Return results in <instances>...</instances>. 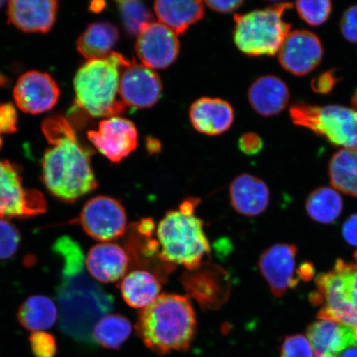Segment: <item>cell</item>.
<instances>
[{"instance_id":"obj_1","label":"cell","mask_w":357,"mask_h":357,"mask_svg":"<svg viewBox=\"0 0 357 357\" xmlns=\"http://www.w3.org/2000/svg\"><path fill=\"white\" fill-rule=\"evenodd\" d=\"M53 251L63 261L57 290L61 329L75 341L91 342L93 327L111 310L112 298L86 275V258L75 241L62 236Z\"/></svg>"},{"instance_id":"obj_2","label":"cell","mask_w":357,"mask_h":357,"mask_svg":"<svg viewBox=\"0 0 357 357\" xmlns=\"http://www.w3.org/2000/svg\"><path fill=\"white\" fill-rule=\"evenodd\" d=\"M43 132L50 146L45 151L43 181L52 195L73 203L97 188L91 153L79 144L73 125L54 115L43 123Z\"/></svg>"},{"instance_id":"obj_3","label":"cell","mask_w":357,"mask_h":357,"mask_svg":"<svg viewBox=\"0 0 357 357\" xmlns=\"http://www.w3.org/2000/svg\"><path fill=\"white\" fill-rule=\"evenodd\" d=\"M196 316L189 298L162 294L142 310L136 333L145 346L158 355L190 349L196 333Z\"/></svg>"},{"instance_id":"obj_4","label":"cell","mask_w":357,"mask_h":357,"mask_svg":"<svg viewBox=\"0 0 357 357\" xmlns=\"http://www.w3.org/2000/svg\"><path fill=\"white\" fill-rule=\"evenodd\" d=\"M198 198L186 199L177 209L165 214L156 229L160 257L169 266H181L189 271L198 269L211 253V243L204 222L195 215Z\"/></svg>"},{"instance_id":"obj_5","label":"cell","mask_w":357,"mask_h":357,"mask_svg":"<svg viewBox=\"0 0 357 357\" xmlns=\"http://www.w3.org/2000/svg\"><path fill=\"white\" fill-rule=\"evenodd\" d=\"M128 60L112 52L102 59L87 61L74 78L75 105L93 118H111L126 109L120 100L119 79Z\"/></svg>"},{"instance_id":"obj_6","label":"cell","mask_w":357,"mask_h":357,"mask_svg":"<svg viewBox=\"0 0 357 357\" xmlns=\"http://www.w3.org/2000/svg\"><path fill=\"white\" fill-rule=\"evenodd\" d=\"M292 8L290 3L236 15L234 42L245 55L275 56L290 32L291 25L285 22V11Z\"/></svg>"},{"instance_id":"obj_7","label":"cell","mask_w":357,"mask_h":357,"mask_svg":"<svg viewBox=\"0 0 357 357\" xmlns=\"http://www.w3.org/2000/svg\"><path fill=\"white\" fill-rule=\"evenodd\" d=\"M294 124L310 129L335 146L357 147V109L342 105L296 104L290 107Z\"/></svg>"},{"instance_id":"obj_8","label":"cell","mask_w":357,"mask_h":357,"mask_svg":"<svg viewBox=\"0 0 357 357\" xmlns=\"http://www.w3.org/2000/svg\"><path fill=\"white\" fill-rule=\"evenodd\" d=\"M77 222L84 233L102 243L121 238L128 229L126 211L119 200L98 195L87 201Z\"/></svg>"},{"instance_id":"obj_9","label":"cell","mask_w":357,"mask_h":357,"mask_svg":"<svg viewBox=\"0 0 357 357\" xmlns=\"http://www.w3.org/2000/svg\"><path fill=\"white\" fill-rule=\"evenodd\" d=\"M47 211L43 195L25 189L19 169L0 160V218H29Z\"/></svg>"},{"instance_id":"obj_10","label":"cell","mask_w":357,"mask_h":357,"mask_svg":"<svg viewBox=\"0 0 357 357\" xmlns=\"http://www.w3.org/2000/svg\"><path fill=\"white\" fill-rule=\"evenodd\" d=\"M162 80L155 71L135 61H129L121 69L119 97L125 106L142 109L151 108L160 99Z\"/></svg>"},{"instance_id":"obj_11","label":"cell","mask_w":357,"mask_h":357,"mask_svg":"<svg viewBox=\"0 0 357 357\" xmlns=\"http://www.w3.org/2000/svg\"><path fill=\"white\" fill-rule=\"evenodd\" d=\"M180 47L178 36L159 22L142 26L137 36V56L142 65L151 70L165 69L172 65Z\"/></svg>"},{"instance_id":"obj_12","label":"cell","mask_w":357,"mask_h":357,"mask_svg":"<svg viewBox=\"0 0 357 357\" xmlns=\"http://www.w3.org/2000/svg\"><path fill=\"white\" fill-rule=\"evenodd\" d=\"M297 252L294 245L275 244L267 248L259 258V270L275 297H282L300 282L296 268Z\"/></svg>"},{"instance_id":"obj_13","label":"cell","mask_w":357,"mask_h":357,"mask_svg":"<svg viewBox=\"0 0 357 357\" xmlns=\"http://www.w3.org/2000/svg\"><path fill=\"white\" fill-rule=\"evenodd\" d=\"M88 138L111 162L119 163L137 149L138 132L130 120L115 116L102 120L96 130L88 132Z\"/></svg>"},{"instance_id":"obj_14","label":"cell","mask_w":357,"mask_h":357,"mask_svg":"<svg viewBox=\"0 0 357 357\" xmlns=\"http://www.w3.org/2000/svg\"><path fill=\"white\" fill-rule=\"evenodd\" d=\"M280 64L290 74L303 77L314 70L323 59L320 40L307 30L289 32L278 53Z\"/></svg>"},{"instance_id":"obj_15","label":"cell","mask_w":357,"mask_h":357,"mask_svg":"<svg viewBox=\"0 0 357 357\" xmlns=\"http://www.w3.org/2000/svg\"><path fill=\"white\" fill-rule=\"evenodd\" d=\"M58 84L50 75L32 70L21 75L13 89L17 108L31 114L50 110L59 100Z\"/></svg>"},{"instance_id":"obj_16","label":"cell","mask_w":357,"mask_h":357,"mask_svg":"<svg viewBox=\"0 0 357 357\" xmlns=\"http://www.w3.org/2000/svg\"><path fill=\"white\" fill-rule=\"evenodd\" d=\"M130 257L117 243H102L93 245L86 258V266L92 278L102 284L117 282L127 274Z\"/></svg>"},{"instance_id":"obj_17","label":"cell","mask_w":357,"mask_h":357,"mask_svg":"<svg viewBox=\"0 0 357 357\" xmlns=\"http://www.w3.org/2000/svg\"><path fill=\"white\" fill-rule=\"evenodd\" d=\"M54 0H13L8 3V20L24 33L48 32L56 21Z\"/></svg>"},{"instance_id":"obj_18","label":"cell","mask_w":357,"mask_h":357,"mask_svg":"<svg viewBox=\"0 0 357 357\" xmlns=\"http://www.w3.org/2000/svg\"><path fill=\"white\" fill-rule=\"evenodd\" d=\"M229 199L231 206L241 215L257 217L269 206L270 190L261 178L242 174L231 183Z\"/></svg>"},{"instance_id":"obj_19","label":"cell","mask_w":357,"mask_h":357,"mask_svg":"<svg viewBox=\"0 0 357 357\" xmlns=\"http://www.w3.org/2000/svg\"><path fill=\"white\" fill-rule=\"evenodd\" d=\"M190 119L196 131L209 136L220 135L233 125L234 111L225 100L204 97L191 105Z\"/></svg>"},{"instance_id":"obj_20","label":"cell","mask_w":357,"mask_h":357,"mask_svg":"<svg viewBox=\"0 0 357 357\" xmlns=\"http://www.w3.org/2000/svg\"><path fill=\"white\" fill-rule=\"evenodd\" d=\"M248 100L257 114L271 117L287 108L289 91L280 78L271 75H263L250 86Z\"/></svg>"},{"instance_id":"obj_21","label":"cell","mask_w":357,"mask_h":357,"mask_svg":"<svg viewBox=\"0 0 357 357\" xmlns=\"http://www.w3.org/2000/svg\"><path fill=\"white\" fill-rule=\"evenodd\" d=\"M204 4L190 0H159L154 3V11L159 22L178 36L203 19Z\"/></svg>"},{"instance_id":"obj_22","label":"cell","mask_w":357,"mask_h":357,"mask_svg":"<svg viewBox=\"0 0 357 357\" xmlns=\"http://www.w3.org/2000/svg\"><path fill=\"white\" fill-rule=\"evenodd\" d=\"M119 288L127 305L144 310L160 296L162 283L159 276L153 272L137 269L124 276Z\"/></svg>"},{"instance_id":"obj_23","label":"cell","mask_w":357,"mask_h":357,"mask_svg":"<svg viewBox=\"0 0 357 357\" xmlns=\"http://www.w3.org/2000/svg\"><path fill=\"white\" fill-rule=\"evenodd\" d=\"M119 38V30L108 22L89 24L79 36L77 48L87 61L102 59L113 52Z\"/></svg>"},{"instance_id":"obj_24","label":"cell","mask_w":357,"mask_h":357,"mask_svg":"<svg viewBox=\"0 0 357 357\" xmlns=\"http://www.w3.org/2000/svg\"><path fill=\"white\" fill-rule=\"evenodd\" d=\"M17 317L22 327L29 331H44L56 322L58 310L50 298L33 296L22 303Z\"/></svg>"},{"instance_id":"obj_25","label":"cell","mask_w":357,"mask_h":357,"mask_svg":"<svg viewBox=\"0 0 357 357\" xmlns=\"http://www.w3.org/2000/svg\"><path fill=\"white\" fill-rule=\"evenodd\" d=\"M328 174L333 189L357 197V147L335 153L330 160Z\"/></svg>"},{"instance_id":"obj_26","label":"cell","mask_w":357,"mask_h":357,"mask_svg":"<svg viewBox=\"0 0 357 357\" xmlns=\"http://www.w3.org/2000/svg\"><path fill=\"white\" fill-rule=\"evenodd\" d=\"M305 208L312 220L322 225H330L340 217L343 201L336 190L330 187H320L309 195Z\"/></svg>"},{"instance_id":"obj_27","label":"cell","mask_w":357,"mask_h":357,"mask_svg":"<svg viewBox=\"0 0 357 357\" xmlns=\"http://www.w3.org/2000/svg\"><path fill=\"white\" fill-rule=\"evenodd\" d=\"M132 333V325L127 317L107 314L93 327L92 338L106 349L119 350Z\"/></svg>"},{"instance_id":"obj_28","label":"cell","mask_w":357,"mask_h":357,"mask_svg":"<svg viewBox=\"0 0 357 357\" xmlns=\"http://www.w3.org/2000/svg\"><path fill=\"white\" fill-rule=\"evenodd\" d=\"M350 327L328 319H319L312 323L307 330L315 357H324L330 350L344 337Z\"/></svg>"},{"instance_id":"obj_29","label":"cell","mask_w":357,"mask_h":357,"mask_svg":"<svg viewBox=\"0 0 357 357\" xmlns=\"http://www.w3.org/2000/svg\"><path fill=\"white\" fill-rule=\"evenodd\" d=\"M120 16L127 33L137 36L142 26L153 22V17L144 3L136 0L117 1Z\"/></svg>"},{"instance_id":"obj_30","label":"cell","mask_w":357,"mask_h":357,"mask_svg":"<svg viewBox=\"0 0 357 357\" xmlns=\"http://www.w3.org/2000/svg\"><path fill=\"white\" fill-rule=\"evenodd\" d=\"M296 8L298 16L312 26H318L328 20L332 13V2L329 0L297 1Z\"/></svg>"},{"instance_id":"obj_31","label":"cell","mask_w":357,"mask_h":357,"mask_svg":"<svg viewBox=\"0 0 357 357\" xmlns=\"http://www.w3.org/2000/svg\"><path fill=\"white\" fill-rule=\"evenodd\" d=\"M20 243V234L17 227L6 218H0V261L15 255Z\"/></svg>"},{"instance_id":"obj_32","label":"cell","mask_w":357,"mask_h":357,"mask_svg":"<svg viewBox=\"0 0 357 357\" xmlns=\"http://www.w3.org/2000/svg\"><path fill=\"white\" fill-rule=\"evenodd\" d=\"M29 342L35 357H55L57 354L56 340L51 333L34 332L31 334Z\"/></svg>"},{"instance_id":"obj_33","label":"cell","mask_w":357,"mask_h":357,"mask_svg":"<svg viewBox=\"0 0 357 357\" xmlns=\"http://www.w3.org/2000/svg\"><path fill=\"white\" fill-rule=\"evenodd\" d=\"M280 357H315V354L307 337L298 334L285 339Z\"/></svg>"},{"instance_id":"obj_34","label":"cell","mask_w":357,"mask_h":357,"mask_svg":"<svg viewBox=\"0 0 357 357\" xmlns=\"http://www.w3.org/2000/svg\"><path fill=\"white\" fill-rule=\"evenodd\" d=\"M324 357H357V337L354 329H348L344 337Z\"/></svg>"},{"instance_id":"obj_35","label":"cell","mask_w":357,"mask_h":357,"mask_svg":"<svg viewBox=\"0 0 357 357\" xmlns=\"http://www.w3.org/2000/svg\"><path fill=\"white\" fill-rule=\"evenodd\" d=\"M340 29L348 42L357 44V4L348 8L343 13Z\"/></svg>"},{"instance_id":"obj_36","label":"cell","mask_w":357,"mask_h":357,"mask_svg":"<svg viewBox=\"0 0 357 357\" xmlns=\"http://www.w3.org/2000/svg\"><path fill=\"white\" fill-rule=\"evenodd\" d=\"M17 114L10 102L0 105V135L17 131Z\"/></svg>"},{"instance_id":"obj_37","label":"cell","mask_w":357,"mask_h":357,"mask_svg":"<svg viewBox=\"0 0 357 357\" xmlns=\"http://www.w3.org/2000/svg\"><path fill=\"white\" fill-rule=\"evenodd\" d=\"M238 146L244 154L252 155L259 153L262 149L263 142L257 133L247 132L241 137Z\"/></svg>"},{"instance_id":"obj_38","label":"cell","mask_w":357,"mask_h":357,"mask_svg":"<svg viewBox=\"0 0 357 357\" xmlns=\"http://www.w3.org/2000/svg\"><path fill=\"white\" fill-rule=\"evenodd\" d=\"M336 83L337 78L334 77L333 73L327 71L312 80V88L315 92L328 93L332 91Z\"/></svg>"},{"instance_id":"obj_39","label":"cell","mask_w":357,"mask_h":357,"mask_svg":"<svg viewBox=\"0 0 357 357\" xmlns=\"http://www.w3.org/2000/svg\"><path fill=\"white\" fill-rule=\"evenodd\" d=\"M342 234L348 244L357 247V214L351 216L343 225Z\"/></svg>"},{"instance_id":"obj_40","label":"cell","mask_w":357,"mask_h":357,"mask_svg":"<svg viewBox=\"0 0 357 357\" xmlns=\"http://www.w3.org/2000/svg\"><path fill=\"white\" fill-rule=\"evenodd\" d=\"M211 10L218 13H231L238 10L244 3L242 0H234V1H209L204 2Z\"/></svg>"},{"instance_id":"obj_41","label":"cell","mask_w":357,"mask_h":357,"mask_svg":"<svg viewBox=\"0 0 357 357\" xmlns=\"http://www.w3.org/2000/svg\"><path fill=\"white\" fill-rule=\"evenodd\" d=\"M314 268L311 263H303L298 267V276H300L301 280L309 281L314 278Z\"/></svg>"},{"instance_id":"obj_42","label":"cell","mask_w":357,"mask_h":357,"mask_svg":"<svg viewBox=\"0 0 357 357\" xmlns=\"http://www.w3.org/2000/svg\"><path fill=\"white\" fill-rule=\"evenodd\" d=\"M146 147L151 153H158L160 149V144L159 141L154 139V138H150L146 141Z\"/></svg>"},{"instance_id":"obj_43","label":"cell","mask_w":357,"mask_h":357,"mask_svg":"<svg viewBox=\"0 0 357 357\" xmlns=\"http://www.w3.org/2000/svg\"><path fill=\"white\" fill-rule=\"evenodd\" d=\"M105 3L102 1L93 2L89 6V10L92 12L100 13L104 10L105 7Z\"/></svg>"},{"instance_id":"obj_44","label":"cell","mask_w":357,"mask_h":357,"mask_svg":"<svg viewBox=\"0 0 357 357\" xmlns=\"http://www.w3.org/2000/svg\"><path fill=\"white\" fill-rule=\"evenodd\" d=\"M352 107H354V109H357V91L356 92L354 98H352Z\"/></svg>"},{"instance_id":"obj_45","label":"cell","mask_w":357,"mask_h":357,"mask_svg":"<svg viewBox=\"0 0 357 357\" xmlns=\"http://www.w3.org/2000/svg\"><path fill=\"white\" fill-rule=\"evenodd\" d=\"M2 146H3V140H2V137H0V149H1Z\"/></svg>"},{"instance_id":"obj_46","label":"cell","mask_w":357,"mask_h":357,"mask_svg":"<svg viewBox=\"0 0 357 357\" xmlns=\"http://www.w3.org/2000/svg\"><path fill=\"white\" fill-rule=\"evenodd\" d=\"M6 3L4 1H0V8H1L3 6V4H6Z\"/></svg>"},{"instance_id":"obj_47","label":"cell","mask_w":357,"mask_h":357,"mask_svg":"<svg viewBox=\"0 0 357 357\" xmlns=\"http://www.w3.org/2000/svg\"><path fill=\"white\" fill-rule=\"evenodd\" d=\"M354 257H355V260H356V264H357V251H356V252L355 253Z\"/></svg>"},{"instance_id":"obj_48","label":"cell","mask_w":357,"mask_h":357,"mask_svg":"<svg viewBox=\"0 0 357 357\" xmlns=\"http://www.w3.org/2000/svg\"><path fill=\"white\" fill-rule=\"evenodd\" d=\"M356 332V337H357V331H355Z\"/></svg>"}]
</instances>
